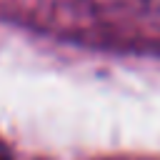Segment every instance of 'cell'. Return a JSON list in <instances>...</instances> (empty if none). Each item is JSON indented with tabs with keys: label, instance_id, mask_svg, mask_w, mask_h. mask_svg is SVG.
<instances>
[{
	"label": "cell",
	"instance_id": "obj_2",
	"mask_svg": "<svg viewBox=\"0 0 160 160\" xmlns=\"http://www.w3.org/2000/svg\"><path fill=\"white\" fill-rule=\"evenodd\" d=\"M108 2H122L125 5V2H138V0H108Z\"/></svg>",
	"mask_w": 160,
	"mask_h": 160
},
{
	"label": "cell",
	"instance_id": "obj_1",
	"mask_svg": "<svg viewBox=\"0 0 160 160\" xmlns=\"http://www.w3.org/2000/svg\"><path fill=\"white\" fill-rule=\"evenodd\" d=\"M0 160H12V155H10V148L5 145V140H0Z\"/></svg>",
	"mask_w": 160,
	"mask_h": 160
}]
</instances>
